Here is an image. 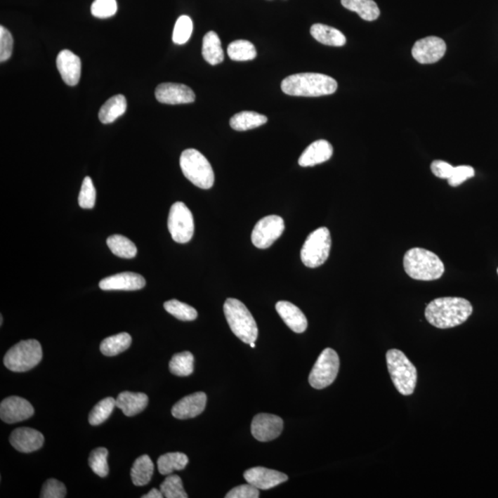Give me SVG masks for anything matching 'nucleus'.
<instances>
[{"instance_id":"obj_17","label":"nucleus","mask_w":498,"mask_h":498,"mask_svg":"<svg viewBox=\"0 0 498 498\" xmlns=\"http://www.w3.org/2000/svg\"><path fill=\"white\" fill-rule=\"evenodd\" d=\"M10 442L18 452L31 453L43 447L45 438L37 430L30 427H20L11 433Z\"/></svg>"},{"instance_id":"obj_23","label":"nucleus","mask_w":498,"mask_h":498,"mask_svg":"<svg viewBox=\"0 0 498 498\" xmlns=\"http://www.w3.org/2000/svg\"><path fill=\"white\" fill-rule=\"evenodd\" d=\"M117 407L122 409L126 417H134L140 414L148 405L149 398L146 394L123 391L117 398Z\"/></svg>"},{"instance_id":"obj_25","label":"nucleus","mask_w":498,"mask_h":498,"mask_svg":"<svg viewBox=\"0 0 498 498\" xmlns=\"http://www.w3.org/2000/svg\"><path fill=\"white\" fill-rule=\"evenodd\" d=\"M128 107L126 97L122 94H117L111 97L99 111V119L103 124L114 122L119 117L123 116Z\"/></svg>"},{"instance_id":"obj_41","label":"nucleus","mask_w":498,"mask_h":498,"mask_svg":"<svg viewBox=\"0 0 498 498\" xmlns=\"http://www.w3.org/2000/svg\"><path fill=\"white\" fill-rule=\"evenodd\" d=\"M91 11L94 17L100 19L114 16L117 11V0H94Z\"/></svg>"},{"instance_id":"obj_36","label":"nucleus","mask_w":498,"mask_h":498,"mask_svg":"<svg viewBox=\"0 0 498 498\" xmlns=\"http://www.w3.org/2000/svg\"><path fill=\"white\" fill-rule=\"evenodd\" d=\"M164 309L168 313L182 321H192L197 317V312L188 303L173 299L164 303Z\"/></svg>"},{"instance_id":"obj_40","label":"nucleus","mask_w":498,"mask_h":498,"mask_svg":"<svg viewBox=\"0 0 498 498\" xmlns=\"http://www.w3.org/2000/svg\"><path fill=\"white\" fill-rule=\"evenodd\" d=\"M96 190L93 182L86 176L82 182L81 192L79 195V204L82 209H93L96 205Z\"/></svg>"},{"instance_id":"obj_2","label":"nucleus","mask_w":498,"mask_h":498,"mask_svg":"<svg viewBox=\"0 0 498 498\" xmlns=\"http://www.w3.org/2000/svg\"><path fill=\"white\" fill-rule=\"evenodd\" d=\"M282 91L291 96L320 97L337 91L338 84L332 77L321 73H299L282 81Z\"/></svg>"},{"instance_id":"obj_38","label":"nucleus","mask_w":498,"mask_h":498,"mask_svg":"<svg viewBox=\"0 0 498 498\" xmlns=\"http://www.w3.org/2000/svg\"><path fill=\"white\" fill-rule=\"evenodd\" d=\"M160 490L166 498H188L183 487L182 480L176 474H169L160 486Z\"/></svg>"},{"instance_id":"obj_8","label":"nucleus","mask_w":498,"mask_h":498,"mask_svg":"<svg viewBox=\"0 0 498 498\" xmlns=\"http://www.w3.org/2000/svg\"><path fill=\"white\" fill-rule=\"evenodd\" d=\"M332 249V237L327 227H320L306 238L301 250V259L305 266L317 268L325 263Z\"/></svg>"},{"instance_id":"obj_11","label":"nucleus","mask_w":498,"mask_h":498,"mask_svg":"<svg viewBox=\"0 0 498 498\" xmlns=\"http://www.w3.org/2000/svg\"><path fill=\"white\" fill-rule=\"evenodd\" d=\"M284 229V221L278 215L262 218L253 229L252 243L258 249H266L281 237Z\"/></svg>"},{"instance_id":"obj_21","label":"nucleus","mask_w":498,"mask_h":498,"mask_svg":"<svg viewBox=\"0 0 498 498\" xmlns=\"http://www.w3.org/2000/svg\"><path fill=\"white\" fill-rule=\"evenodd\" d=\"M333 148L332 144L325 140H318L311 143L300 156V166L308 167L325 163L332 158Z\"/></svg>"},{"instance_id":"obj_50","label":"nucleus","mask_w":498,"mask_h":498,"mask_svg":"<svg viewBox=\"0 0 498 498\" xmlns=\"http://www.w3.org/2000/svg\"><path fill=\"white\" fill-rule=\"evenodd\" d=\"M497 274H498V269H497Z\"/></svg>"},{"instance_id":"obj_22","label":"nucleus","mask_w":498,"mask_h":498,"mask_svg":"<svg viewBox=\"0 0 498 498\" xmlns=\"http://www.w3.org/2000/svg\"><path fill=\"white\" fill-rule=\"evenodd\" d=\"M276 310L294 332L303 333L308 329V323L305 314L294 303L280 301L276 303Z\"/></svg>"},{"instance_id":"obj_48","label":"nucleus","mask_w":498,"mask_h":498,"mask_svg":"<svg viewBox=\"0 0 498 498\" xmlns=\"http://www.w3.org/2000/svg\"><path fill=\"white\" fill-rule=\"evenodd\" d=\"M2 324H3V317L1 315V317H0V325H2Z\"/></svg>"},{"instance_id":"obj_39","label":"nucleus","mask_w":498,"mask_h":498,"mask_svg":"<svg viewBox=\"0 0 498 498\" xmlns=\"http://www.w3.org/2000/svg\"><path fill=\"white\" fill-rule=\"evenodd\" d=\"M193 22L188 16L183 15L176 20L173 32V41L176 45H184L192 34Z\"/></svg>"},{"instance_id":"obj_33","label":"nucleus","mask_w":498,"mask_h":498,"mask_svg":"<svg viewBox=\"0 0 498 498\" xmlns=\"http://www.w3.org/2000/svg\"><path fill=\"white\" fill-rule=\"evenodd\" d=\"M227 54L234 61H250L257 57V50L249 41L237 40L230 44Z\"/></svg>"},{"instance_id":"obj_31","label":"nucleus","mask_w":498,"mask_h":498,"mask_svg":"<svg viewBox=\"0 0 498 498\" xmlns=\"http://www.w3.org/2000/svg\"><path fill=\"white\" fill-rule=\"evenodd\" d=\"M188 464V456L181 452L164 454L157 461L159 473L163 474V476H169L175 471L184 470Z\"/></svg>"},{"instance_id":"obj_44","label":"nucleus","mask_w":498,"mask_h":498,"mask_svg":"<svg viewBox=\"0 0 498 498\" xmlns=\"http://www.w3.org/2000/svg\"><path fill=\"white\" fill-rule=\"evenodd\" d=\"M474 175H476V171H474L473 167L459 166L454 167L452 175L447 179V181H449L450 187L456 188L468 181V179L473 178Z\"/></svg>"},{"instance_id":"obj_3","label":"nucleus","mask_w":498,"mask_h":498,"mask_svg":"<svg viewBox=\"0 0 498 498\" xmlns=\"http://www.w3.org/2000/svg\"><path fill=\"white\" fill-rule=\"evenodd\" d=\"M403 267L406 273L417 281H435L445 272L443 262L438 256L420 247L409 249L405 253Z\"/></svg>"},{"instance_id":"obj_9","label":"nucleus","mask_w":498,"mask_h":498,"mask_svg":"<svg viewBox=\"0 0 498 498\" xmlns=\"http://www.w3.org/2000/svg\"><path fill=\"white\" fill-rule=\"evenodd\" d=\"M340 368V358L332 348H327L320 353L316 364L309 375V384L316 390H322L331 386L337 378Z\"/></svg>"},{"instance_id":"obj_13","label":"nucleus","mask_w":498,"mask_h":498,"mask_svg":"<svg viewBox=\"0 0 498 498\" xmlns=\"http://www.w3.org/2000/svg\"><path fill=\"white\" fill-rule=\"evenodd\" d=\"M282 429L284 421L277 415L259 414L253 418L251 433L258 441H272L282 434Z\"/></svg>"},{"instance_id":"obj_6","label":"nucleus","mask_w":498,"mask_h":498,"mask_svg":"<svg viewBox=\"0 0 498 498\" xmlns=\"http://www.w3.org/2000/svg\"><path fill=\"white\" fill-rule=\"evenodd\" d=\"M183 173L192 184L209 190L214 184V172L210 162L195 149H188L181 156Z\"/></svg>"},{"instance_id":"obj_28","label":"nucleus","mask_w":498,"mask_h":498,"mask_svg":"<svg viewBox=\"0 0 498 498\" xmlns=\"http://www.w3.org/2000/svg\"><path fill=\"white\" fill-rule=\"evenodd\" d=\"M268 121L267 117L256 112L244 111L240 112L230 119V126L232 129L237 131H246L249 129L258 128Z\"/></svg>"},{"instance_id":"obj_10","label":"nucleus","mask_w":498,"mask_h":498,"mask_svg":"<svg viewBox=\"0 0 498 498\" xmlns=\"http://www.w3.org/2000/svg\"><path fill=\"white\" fill-rule=\"evenodd\" d=\"M168 230L176 243L185 244L192 240L194 218L192 212L183 202L173 203L168 216Z\"/></svg>"},{"instance_id":"obj_15","label":"nucleus","mask_w":498,"mask_h":498,"mask_svg":"<svg viewBox=\"0 0 498 498\" xmlns=\"http://www.w3.org/2000/svg\"><path fill=\"white\" fill-rule=\"evenodd\" d=\"M155 97L158 102L166 105L190 104L196 100L195 93L187 85L170 82L158 85Z\"/></svg>"},{"instance_id":"obj_37","label":"nucleus","mask_w":498,"mask_h":498,"mask_svg":"<svg viewBox=\"0 0 498 498\" xmlns=\"http://www.w3.org/2000/svg\"><path fill=\"white\" fill-rule=\"evenodd\" d=\"M108 450L105 447H97L91 452L89 465L93 473L105 478L108 476L109 468L107 464Z\"/></svg>"},{"instance_id":"obj_19","label":"nucleus","mask_w":498,"mask_h":498,"mask_svg":"<svg viewBox=\"0 0 498 498\" xmlns=\"http://www.w3.org/2000/svg\"><path fill=\"white\" fill-rule=\"evenodd\" d=\"M206 403H207V396L204 393L188 395L173 406L172 415L179 420L195 418L204 411Z\"/></svg>"},{"instance_id":"obj_4","label":"nucleus","mask_w":498,"mask_h":498,"mask_svg":"<svg viewBox=\"0 0 498 498\" xmlns=\"http://www.w3.org/2000/svg\"><path fill=\"white\" fill-rule=\"evenodd\" d=\"M223 311L234 334L244 343H255L258 339V326L247 306L240 300L228 299L223 305Z\"/></svg>"},{"instance_id":"obj_43","label":"nucleus","mask_w":498,"mask_h":498,"mask_svg":"<svg viewBox=\"0 0 498 498\" xmlns=\"http://www.w3.org/2000/svg\"><path fill=\"white\" fill-rule=\"evenodd\" d=\"M13 38L10 31L4 26H0V61L10 60L13 54Z\"/></svg>"},{"instance_id":"obj_7","label":"nucleus","mask_w":498,"mask_h":498,"mask_svg":"<svg viewBox=\"0 0 498 498\" xmlns=\"http://www.w3.org/2000/svg\"><path fill=\"white\" fill-rule=\"evenodd\" d=\"M42 358L43 350L39 341L26 340L20 341L8 350L4 365L13 372H26L39 365Z\"/></svg>"},{"instance_id":"obj_5","label":"nucleus","mask_w":498,"mask_h":498,"mask_svg":"<svg viewBox=\"0 0 498 498\" xmlns=\"http://www.w3.org/2000/svg\"><path fill=\"white\" fill-rule=\"evenodd\" d=\"M386 359L397 391L405 396L414 393L417 383V370L407 356L402 350L391 349L388 350Z\"/></svg>"},{"instance_id":"obj_42","label":"nucleus","mask_w":498,"mask_h":498,"mask_svg":"<svg viewBox=\"0 0 498 498\" xmlns=\"http://www.w3.org/2000/svg\"><path fill=\"white\" fill-rule=\"evenodd\" d=\"M67 489L63 483L55 479H49L44 483L40 497L42 498H64L66 497Z\"/></svg>"},{"instance_id":"obj_34","label":"nucleus","mask_w":498,"mask_h":498,"mask_svg":"<svg viewBox=\"0 0 498 498\" xmlns=\"http://www.w3.org/2000/svg\"><path fill=\"white\" fill-rule=\"evenodd\" d=\"M169 369L173 375L188 376L194 371V356L190 352L176 353L169 362Z\"/></svg>"},{"instance_id":"obj_47","label":"nucleus","mask_w":498,"mask_h":498,"mask_svg":"<svg viewBox=\"0 0 498 498\" xmlns=\"http://www.w3.org/2000/svg\"><path fill=\"white\" fill-rule=\"evenodd\" d=\"M143 498H162L164 497L163 493H162L161 490H158V489L153 488L152 489L151 491L149 492L148 494H144V496L141 497Z\"/></svg>"},{"instance_id":"obj_35","label":"nucleus","mask_w":498,"mask_h":498,"mask_svg":"<svg viewBox=\"0 0 498 498\" xmlns=\"http://www.w3.org/2000/svg\"><path fill=\"white\" fill-rule=\"evenodd\" d=\"M114 407H117V400L108 397L97 403L89 414V423L93 426H99L110 417Z\"/></svg>"},{"instance_id":"obj_14","label":"nucleus","mask_w":498,"mask_h":498,"mask_svg":"<svg viewBox=\"0 0 498 498\" xmlns=\"http://www.w3.org/2000/svg\"><path fill=\"white\" fill-rule=\"evenodd\" d=\"M34 414V406L23 398H6L0 405V417L8 424H15L27 420Z\"/></svg>"},{"instance_id":"obj_46","label":"nucleus","mask_w":498,"mask_h":498,"mask_svg":"<svg viewBox=\"0 0 498 498\" xmlns=\"http://www.w3.org/2000/svg\"><path fill=\"white\" fill-rule=\"evenodd\" d=\"M431 171L438 178L449 179L452 175L454 166L447 162L435 160L431 164Z\"/></svg>"},{"instance_id":"obj_24","label":"nucleus","mask_w":498,"mask_h":498,"mask_svg":"<svg viewBox=\"0 0 498 498\" xmlns=\"http://www.w3.org/2000/svg\"><path fill=\"white\" fill-rule=\"evenodd\" d=\"M310 34L315 39L323 45L329 46H343L346 44V37L338 29L331 26L320 25H312Z\"/></svg>"},{"instance_id":"obj_27","label":"nucleus","mask_w":498,"mask_h":498,"mask_svg":"<svg viewBox=\"0 0 498 498\" xmlns=\"http://www.w3.org/2000/svg\"><path fill=\"white\" fill-rule=\"evenodd\" d=\"M341 2L347 10L358 13L367 22H373L380 15L379 6L374 0H341Z\"/></svg>"},{"instance_id":"obj_20","label":"nucleus","mask_w":498,"mask_h":498,"mask_svg":"<svg viewBox=\"0 0 498 498\" xmlns=\"http://www.w3.org/2000/svg\"><path fill=\"white\" fill-rule=\"evenodd\" d=\"M57 66L61 78L70 86L79 84L81 73V58L70 50L65 49L58 54Z\"/></svg>"},{"instance_id":"obj_49","label":"nucleus","mask_w":498,"mask_h":498,"mask_svg":"<svg viewBox=\"0 0 498 498\" xmlns=\"http://www.w3.org/2000/svg\"><path fill=\"white\" fill-rule=\"evenodd\" d=\"M250 346H251L252 348H255V343H250Z\"/></svg>"},{"instance_id":"obj_30","label":"nucleus","mask_w":498,"mask_h":498,"mask_svg":"<svg viewBox=\"0 0 498 498\" xmlns=\"http://www.w3.org/2000/svg\"><path fill=\"white\" fill-rule=\"evenodd\" d=\"M131 336L126 332L111 336L105 339L100 346V350L105 356H114L125 352L131 346Z\"/></svg>"},{"instance_id":"obj_1","label":"nucleus","mask_w":498,"mask_h":498,"mask_svg":"<svg viewBox=\"0 0 498 498\" xmlns=\"http://www.w3.org/2000/svg\"><path fill=\"white\" fill-rule=\"evenodd\" d=\"M473 311V306L466 299L441 297L427 305L424 315L432 326L444 329L461 325L471 317Z\"/></svg>"},{"instance_id":"obj_45","label":"nucleus","mask_w":498,"mask_h":498,"mask_svg":"<svg viewBox=\"0 0 498 498\" xmlns=\"http://www.w3.org/2000/svg\"><path fill=\"white\" fill-rule=\"evenodd\" d=\"M259 489L255 487L250 483L247 485H242L232 489L228 494H226V498H258L259 497Z\"/></svg>"},{"instance_id":"obj_18","label":"nucleus","mask_w":498,"mask_h":498,"mask_svg":"<svg viewBox=\"0 0 498 498\" xmlns=\"http://www.w3.org/2000/svg\"><path fill=\"white\" fill-rule=\"evenodd\" d=\"M146 285L145 279L135 273H122L106 277L100 282L104 291H137Z\"/></svg>"},{"instance_id":"obj_26","label":"nucleus","mask_w":498,"mask_h":498,"mask_svg":"<svg viewBox=\"0 0 498 498\" xmlns=\"http://www.w3.org/2000/svg\"><path fill=\"white\" fill-rule=\"evenodd\" d=\"M202 55L212 66L222 63L225 60V53L216 32L211 31L205 34L202 42Z\"/></svg>"},{"instance_id":"obj_29","label":"nucleus","mask_w":498,"mask_h":498,"mask_svg":"<svg viewBox=\"0 0 498 498\" xmlns=\"http://www.w3.org/2000/svg\"><path fill=\"white\" fill-rule=\"evenodd\" d=\"M155 465L148 455L138 457L131 468V480L134 485L143 486L151 482Z\"/></svg>"},{"instance_id":"obj_12","label":"nucleus","mask_w":498,"mask_h":498,"mask_svg":"<svg viewBox=\"0 0 498 498\" xmlns=\"http://www.w3.org/2000/svg\"><path fill=\"white\" fill-rule=\"evenodd\" d=\"M444 40L437 37H428L418 40L412 46V55L420 64H433L441 60L446 53Z\"/></svg>"},{"instance_id":"obj_16","label":"nucleus","mask_w":498,"mask_h":498,"mask_svg":"<svg viewBox=\"0 0 498 498\" xmlns=\"http://www.w3.org/2000/svg\"><path fill=\"white\" fill-rule=\"evenodd\" d=\"M244 478L250 485L262 490L276 487L281 483L288 481L287 474L264 467L249 468L244 473Z\"/></svg>"},{"instance_id":"obj_32","label":"nucleus","mask_w":498,"mask_h":498,"mask_svg":"<svg viewBox=\"0 0 498 498\" xmlns=\"http://www.w3.org/2000/svg\"><path fill=\"white\" fill-rule=\"evenodd\" d=\"M107 246L112 253L117 257L122 258H133L138 254L137 247L129 238L121 235H113L107 238Z\"/></svg>"}]
</instances>
